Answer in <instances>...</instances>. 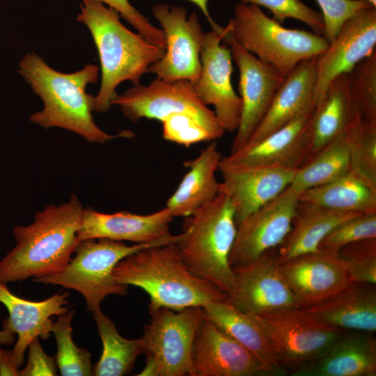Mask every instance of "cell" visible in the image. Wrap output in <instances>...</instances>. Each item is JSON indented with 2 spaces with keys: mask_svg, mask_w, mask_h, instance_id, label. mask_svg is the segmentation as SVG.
<instances>
[{
  "mask_svg": "<svg viewBox=\"0 0 376 376\" xmlns=\"http://www.w3.org/2000/svg\"><path fill=\"white\" fill-rule=\"evenodd\" d=\"M18 66L19 74L43 102L42 109L30 116L31 123L45 129H65L89 143H105L134 136L129 130L109 134L95 123L94 96L87 93L86 88L97 82V65L86 64L79 70L65 73L51 68L38 54L29 52Z\"/></svg>",
  "mask_w": 376,
  "mask_h": 376,
  "instance_id": "6da1fadb",
  "label": "cell"
},
{
  "mask_svg": "<svg viewBox=\"0 0 376 376\" xmlns=\"http://www.w3.org/2000/svg\"><path fill=\"white\" fill-rule=\"evenodd\" d=\"M84 207L75 194L67 202L45 205L33 221L13 228L15 246L0 260V281L41 278L63 270L80 242Z\"/></svg>",
  "mask_w": 376,
  "mask_h": 376,
  "instance_id": "7a4b0ae2",
  "label": "cell"
},
{
  "mask_svg": "<svg viewBox=\"0 0 376 376\" xmlns=\"http://www.w3.org/2000/svg\"><path fill=\"white\" fill-rule=\"evenodd\" d=\"M77 20L89 30L96 47L101 70V84L94 96V112L110 109L123 81L140 84L148 68L161 59L165 49L157 47L125 26L114 8L98 0H81Z\"/></svg>",
  "mask_w": 376,
  "mask_h": 376,
  "instance_id": "3957f363",
  "label": "cell"
},
{
  "mask_svg": "<svg viewBox=\"0 0 376 376\" xmlns=\"http://www.w3.org/2000/svg\"><path fill=\"white\" fill-rule=\"evenodd\" d=\"M177 243L148 247L119 261L116 281L144 290L150 297L149 313L160 308L182 310L227 300V295L187 267Z\"/></svg>",
  "mask_w": 376,
  "mask_h": 376,
  "instance_id": "277c9868",
  "label": "cell"
},
{
  "mask_svg": "<svg viewBox=\"0 0 376 376\" xmlns=\"http://www.w3.org/2000/svg\"><path fill=\"white\" fill-rule=\"evenodd\" d=\"M185 235L178 246L182 260L195 275L230 295L235 285V273L229 256L235 239V211L227 196L219 192L184 222Z\"/></svg>",
  "mask_w": 376,
  "mask_h": 376,
  "instance_id": "5b68a950",
  "label": "cell"
},
{
  "mask_svg": "<svg viewBox=\"0 0 376 376\" xmlns=\"http://www.w3.org/2000/svg\"><path fill=\"white\" fill-rule=\"evenodd\" d=\"M225 28L244 49L284 77L299 63L317 58L329 46L324 36L284 27L251 3L236 4Z\"/></svg>",
  "mask_w": 376,
  "mask_h": 376,
  "instance_id": "8992f818",
  "label": "cell"
},
{
  "mask_svg": "<svg viewBox=\"0 0 376 376\" xmlns=\"http://www.w3.org/2000/svg\"><path fill=\"white\" fill-rule=\"evenodd\" d=\"M184 236L183 232L157 242L133 245L108 239L81 240L63 270L33 281L79 292L85 299L87 310L93 313L101 308V303L107 296L127 295L128 285L118 283L113 274L119 261L148 247L178 242Z\"/></svg>",
  "mask_w": 376,
  "mask_h": 376,
  "instance_id": "52a82bcc",
  "label": "cell"
},
{
  "mask_svg": "<svg viewBox=\"0 0 376 376\" xmlns=\"http://www.w3.org/2000/svg\"><path fill=\"white\" fill-rule=\"evenodd\" d=\"M150 314L151 320L141 337L146 366L137 375L192 376V347L204 318L203 307L160 308Z\"/></svg>",
  "mask_w": 376,
  "mask_h": 376,
  "instance_id": "ba28073f",
  "label": "cell"
},
{
  "mask_svg": "<svg viewBox=\"0 0 376 376\" xmlns=\"http://www.w3.org/2000/svg\"><path fill=\"white\" fill-rule=\"evenodd\" d=\"M253 315L276 361L288 375L320 357L347 331L319 321L301 308Z\"/></svg>",
  "mask_w": 376,
  "mask_h": 376,
  "instance_id": "9c48e42d",
  "label": "cell"
},
{
  "mask_svg": "<svg viewBox=\"0 0 376 376\" xmlns=\"http://www.w3.org/2000/svg\"><path fill=\"white\" fill-rule=\"evenodd\" d=\"M112 105L118 106L123 116L133 123L142 118L162 122L172 116L188 113L212 127L224 130L214 111L200 100L193 84L187 79L170 81L156 78L148 85H133L118 94Z\"/></svg>",
  "mask_w": 376,
  "mask_h": 376,
  "instance_id": "30bf717a",
  "label": "cell"
},
{
  "mask_svg": "<svg viewBox=\"0 0 376 376\" xmlns=\"http://www.w3.org/2000/svg\"><path fill=\"white\" fill-rule=\"evenodd\" d=\"M217 31L227 45L240 73L239 91L242 107L240 123L230 153L242 148L249 141L267 113L284 77L244 49L219 24Z\"/></svg>",
  "mask_w": 376,
  "mask_h": 376,
  "instance_id": "8fae6325",
  "label": "cell"
},
{
  "mask_svg": "<svg viewBox=\"0 0 376 376\" xmlns=\"http://www.w3.org/2000/svg\"><path fill=\"white\" fill-rule=\"evenodd\" d=\"M298 204L299 194L289 186L243 219L237 226L229 256L231 269L243 267L276 249L292 229Z\"/></svg>",
  "mask_w": 376,
  "mask_h": 376,
  "instance_id": "7c38bea8",
  "label": "cell"
},
{
  "mask_svg": "<svg viewBox=\"0 0 376 376\" xmlns=\"http://www.w3.org/2000/svg\"><path fill=\"white\" fill-rule=\"evenodd\" d=\"M152 15L162 27L166 49L148 72L165 81L187 79L194 85L201 68L200 52L205 35L196 13L187 16L183 7L159 3L152 8Z\"/></svg>",
  "mask_w": 376,
  "mask_h": 376,
  "instance_id": "4fadbf2b",
  "label": "cell"
},
{
  "mask_svg": "<svg viewBox=\"0 0 376 376\" xmlns=\"http://www.w3.org/2000/svg\"><path fill=\"white\" fill-rule=\"evenodd\" d=\"M375 46L376 7L370 6L347 19L326 51L316 58L314 105L321 101L335 77L349 73L375 52Z\"/></svg>",
  "mask_w": 376,
  "mask_h": 376,
  "instance_id": "5bb4252c",
  "label": "cell"
},
{
  "mask_svg": "<svg viewBox=\"0 0 376 376\" xmlns=\"http://www.w3.org/2000/svg\"><path fill=\"white\" fill-rule=\"evenodd\" d=\"M200 60V74L193 85L198 97L206 106L214 107V112L226 132L236 131L242 103L231 83L230 49L222 44L217 31L212 29L205 33Z\"/></svg>",
  "mask_w": 376,
  "mask_h": 376,
  "instance_id": "9a60e30c",
  "label": "cell"
},
{
  "mask_svg": "<svg viewBox=\"0 0 376 376\" xmlns=\"http://www.w3.org/2000/svg\"><path fill=\"white\" fill-rule=\"evenodd\" d=\"M276 249L233 270L235 285L227 297L229 303L251 315L299 308L282 274Z\"/></svg>",
  "mask_w": 376,
  "mask_h": 376,
  "instance_id": "2e32d148",
  "label": "cell"
},
{
  "mask_svg": "<svg viewBox=\"0 0 376 376\" xmlns=\"http://www.w3.org/2000/svg\"><path fill=\"white\" fill-rule=\"evenodd\" d=\"M219 192L230 201L237 226L290 186L296 169L228 165L220 162Z\"/></svg>",
  "mask_w": 376,
  "mask_h": 376,
  "instance_id": "e0dca14e",
  "label": "cell"
},
{
  "mask_svg": "<svg viewBox=\"0 0 376 376\" xmlns=\"http://www.w3.org/2000/svg\"><path fill=\"white\" fill-rule=\"evenodd\" d=\"M315 107L256 143L244 147L221 162L228 165L297 169L308 158V129Z\"/></svg>",
  "mask_w": 376,
  "mask_h": 376,
  "instance_id": "ac0fdd59",
  "label": "cell"
},
{
  "mask_svg": "<svg viewBox=\"0 0 376 376\" xmlns=\"http://www.w3.org/2000/svg\"><path fill=\"white\" fill-rule=\"evenodd\" d=\"M192 376L265 375L257 359L205 316L194 340Z\"/></svg>",
  "mask_w": 376,
  "mask_h": 376,
  "instance_id": "d6986e66",
  "label": "cell"
},
{
  "mask_svg": "<svg viewBox=\"0 0 376 376\" xmlns=\"http://www.w3.org/2000/svg\"><path fill=\"white\" fill-rule=\"evenodd\" d=\"M69 292L56 293L42 301H30L13 294L7 283L0 281V303L6 308L8 317L3 329L17 336L11 350L13 360L19 368L24 363L29 343L36 338L47 340L52 333L54 316L69 311Z\"/></svg>",
  "mask_w": 376,
  "mask_h": 376,
  "instance_id": "ffe728a7",
  "label": "cell"
},
{
  "mask_svg": "<svg viewBox=\"0 0 376 376\" xmlns=\"http://www.w3.org/2000/svg\"><path fill=\"white\" fill-rule=\"evenodd\" d=\"M281 269L301 308L330 298L351 282L336 255L322 251L287 260Z\"/></svg>",
  "mask_w": 376,
  "mask_h": 376,
  "instance_id": "44dd1931",
  "label": "cell"
},
{
  "mask_svg": "<svg viewBox=\"0 0 376 376\" xmlns=\"http://www.w3.org/2000/svg\"><path fill=\"white\" fill-rule=\"evenodd\" d=\"M173 217L166 207L148 214L128 211L103 213L84 209L77 233L79 241L108 239L135 244L157 242L172 236L169 226Z\"/></svg>",
  "mask_w": 376,
  "mask_h": 376,
  "instance_id": "7402d4cb",
  "label": "cell"
},
{
  "mask_svg": "<svg viewBox=\"0 0 376 376\" xmlns=\"http://www.w3.org/2000/svg\"><path fill=\"white\" fill-rule=\"evenodd\" d=\"M291 376H375L374 333L347 331L320 357L290 373Z\"/></svg>",
  "mask_w": 376,
  "mask_h": 376,
  "instance_id": "603a6c76",
  "label": "cell"
},
{
  "mask_svg": "<svg viewBox=\"0 0 376 376\" xmlns=\"http://www.w3.org/2000/svg\"><path fill=\"white\" fill-rule=\"evenodd\" d=\"M315 63L316 58L304 61L284 78L264 118L242 148L256 143L315 107Z\"/></svg>",
  "mask_w": 376,
  "mask_h": 376,
  "instance_id": "cb8c5ba5",
  "label": "cell"
},
{
  "mask_svg": "<svg viewBox=\"0 0 376 376\" xmlns=\"http://www.w3.org/2000/svg\"><path fill=\"white\" fill-rule=\"evenodd\" d=\"M302 309L319 321L342 330L375 333V284L351 281L330 298Z\"/></svg>",
  "mask_w": 376,
  "mask_h": 376,
  "instance_id": "d4e9b609",
  "label": "cell"
},
{
  "mask_svg": "<svg viewBox=\"0 0 376 376\" xmlns=\"http://www.w3.org/2000/svg\"><path fill=\"white\" fill-rule=\"evenodd\" d=\"M221 158L217 144L213 141L196 158L184 162L187 172L165 205L173 218H185L217 196L219 182L216 172Z\"/></svg>",
  "mask_w": 376,
  "mask_h": 376,
  "instance_id": "484cf974",
  "label": "cell"
},
{
  "mask_svg": "<svg viewBox=\"0 0 376 376\" xmlns=\"http://www.w3.org/2000/svg\"><path fill=\"white\" fill-rule=\"evenodd\" d=\"M204 316L246 348L258 361L265 375H285L272 352L254 315L241 311L227 300L203 306Z\"/></svg>",
  "mask_w": 376,
  "mask_h": 376,
  "instance_id": "4316f807",
  "label": "cell"
},
{
  "mask_svg": "<svg viewBox=\"0 0 376 376\" xmlns=\"http://www.w3.org/2000/svg\"><path fill=\"white\" fill-rule=\"evenodd\" d=\"M359 214L299 201L292 229L276 249L279 263L320 252L321 242L335 227Z\"/></svg>",
  "mask_w": 376,
  "mask_h": 376,
  "instance_id": "83f0119b",
  "label": "cell"
},
{
  "mask_svg": "<svg viewBox=\"0 0 376 376\" xmlns=\"http://www.w3.org/2000/svg\"><path fill=\"white\" fill-rule=\"evenodd\" d=\"M356 117L348 73L341 74L331 81L322 99L315 106L308 129V157L342 134Z\"/></svg>",
  "mask_w": 376,
  "mask_h": 376,
  "instance_id": "f1b7e54d",
  "label": "cell"
},
{
  "mask_svg": "<svg viewBox=\"0 0 376 376\" xmlns=\"http://www.w3.org/2000/svg\"><path fill=\"white\" fill-rule=\"evenodd\" d=\"M299 201L356 213L376 212V191L350 171L324 185L299 194Z\"/></svg>",
  "mask_w": 376,
  "mask_h": 376,
  "instance_id": "f546056e",
  "label": "cell"
},
{
  "mask_svg": "<svg viewBox=\"0 0 376 376\" xmlns=\"http://www.w3.org/2000/svg\"><path fill=\"white\" fill-rule=\"evenodd\" d=\"M102 343V352L93 366V375L123 376L133 369L136 358L144 352L142 338L127 339L118 331L111 319L101 308L92 313Z\"/></svg>",
  "mask_w": 376,
  "mask_h": 376,
  "instance_id": "4dcf8cb0",
  "label": "cell"
},
{
  "mask_svg": "<svg viewBox=\"0 0 376 376\" xmlns=\"http://www.w3.org/2000/svg\"><path fill=\"white\" fill-rule=\"evenodd\" d=\"M350 171V157L343 132L296 169L290 186L300 194L334 180Z\"/></svg>",
  "mask_w": 376,
  "mask_h": 376,
  "instance_id": "1f68e13d",
  "label": "cell"
},
{
  "mask_svg": "<svg viewBox=\"0 0 376 376\" xmlns=\"http://www.w3.org/2000/svg\"><path fill=\"white\" fill-rule=\"evenodd\" d=\"M344 135L350 171L376 191V121L356 117L346 127Z\"/></svg>",
  "mask_w": 376,
  "mask_h": 376,
  "instance_id": "d6a6232c",
  "label": "cell"
},
{
  "mask_svg": "<svg viewBox=\"0 0 376 376\" xmlns=\"http://www.w3.org/2000/svg\"><path fill=\"white\" fill-rule=\"evenodd\" d=\"M75 309L58 316L53 322L52 333L56 343L57 351L54 357L60 375L62 376L93 375L91 353L85 348L78 347L72 338V320Z\"/></svg>",
  "mask_w": 376,
  "mask_h": 376,
  "instance_id": "836d02e7",
  "label": "cell"
},
{
  "mask_svg": "<svg viewBox=\"0 0 376 376\" xmlns=\"http://www.w3.org/2000/svg\"><path fill=\"white\" fill-rule=\"evenodd\" d=\"M348 86L356 116L376 121V52L348 73Z\"/></svg>",
  "mask_w": 376,
  "mask_h": 376,
  "instance_id": "e575fe53",
  "label": "cell"
},
{
  "mask_svg": "<svg viewBox=\"0 0 376 376\" xmlns=\"http://www.w3.org/2000/svg\"><path fill=\"white\" fill-rule=\"evenodd\" d=\"M336 255L350 281L376 284V238L345 245Z\"/></svg>",
  "mask_w": 376,
  "mask_h": 376,
  "instance_id": "d590c367",
  "label": "cell"
},
{
  "mask_svg": "<svg viewBox=\"0 0 376 376\" xmlns=\"http://www.w3.org/2000/svg\"><path fill=\"white\" fill-rule=\"evenodd\" d=\"M376 238V212L361 213L343 221L321 242L320 251L336 255L349 244Z\"/></svg>",
  "mask_w": 376,
  "mask_h": 376,
  "instance_id": "8d00e7d4",
  "label": "cell"
},
{
  "mask_svg": "<svg viewBox=\"0 0 376 376\" xmlns=\"http://www.w3.org/2000/svg\"><path fill=\"white\" fill-rule=\"evenodd\" d=\"M241 3L263 6L271 11L280 23L291 18L308 25L315 33L324 35V25L321 13L311 8L300 0H240Z\"/></svg>",
  "mask_w": 376,
  "mask_h": 376,
  "instance_id": "74e56055",
  "label": "cell"
},
{
  "mask_svg": "<svg viewBox=\"0 0 376 376\" xmlns=\"http://www.w3.org/2000/svg\"><path fill=\"white\" fill-rule=\"evenodd\" d=\"M324 20V37L329 43L336 37L343 22L359 10L373 6L366 0H315Z\"/></svg>",
  "mask_w": 376,
  "mask_h": 376,
  "instance_id": "f35d334b",
  "label": "cell"
},
{
  "mask_svg": "<svg viewBox=\"0 0 376 376\" xmlns=\"http://www.w3.org/2000/svg\"><path fill=\"white\" fill-rule=\"evenodd\" d=\"M98 1L117 10L120 16L149 42L161 48H166L165 38L162 29L152 24L148 19L136 10L128 0Z\"/></svg>",
  "mask_w": 376,
  "mask_h": 376,
  "instance_id": "ab89813d",
  "label": "cell"
},
{
  "mask_svg": "<svg viewBox=\"0 0 376 376\" xmlns=\"http://www.w3.org/2000/svg\"><path fill=\"white\" fill-rule=\"evenodd\" d=\"M26 365L20 369L19 376L57 375V368L54 357L47 355L42 349L38 338L29 345Z\"/></svg>",
  "mask_w": 376,
  "mask_h": 376,
  "instance_id": "60d3db41",
  "label": "cell"
},
{
  "mask_svg": "<svg viewBox=\"0 0 376 376\" xmlns=\"http://www.w3.org/2000/svg\"><path fill=\"white\" fill-rule=\"evenodd\" d=\"M20 369L15 364L11 350L0 346V375L19 376Z\"/></svg>",
  "mask_w": 376,
  "mask_h": 376,
  "instance_id": "b9f144b4",
  "label": "cell"
},
{
  "mask_svg": "<svg viewBox=\"0 0 376 376\" xmlns=\"http://www.w3.org/2000/svg\"><path fill=\"white\" fill-rule=\"evenodd\" d=\"M187 1H189L191 3H194L201 9L203 15L207 18V20L210 24L212 28L215 26L217 22L212 19L208 10V6H207L208 0H187Z\"/></svg>",
  "mask_w": 376,
  "mask_h": 376,
  "instance_id": "7bdbcfd3",
  "label": "cell"
},
{
  "mask_svg": "<svg viewBox=\"0 0 376 376\" xmlns=\"http://www.w3.org/2000/svg\"><path fill=\"white\" fill-rule=\"evenodd\" d=\"M15 334L13 332L3 329L0 330V346L12 345L15 343Z\"/></svg>",
  "mask_w": 376,
  "mask_h": 376,
  "instance_id": "ee69618b",
  "label": "cell"
},
{
  "mask_svg": "<svg viewBox=\"0 0 376 376\" xmlns=\"http://www.w3.org/2000/svg\"><path fill=\"white\" fill-rule=\"evenodd\" d=\"M374 7H376V0H366Z\"/></svg>",
  "mask_w": 376,
  "mask_h": 376,
  "instance_id": "f6af8a7d",
  "label": "cell"
}]
</instances>
